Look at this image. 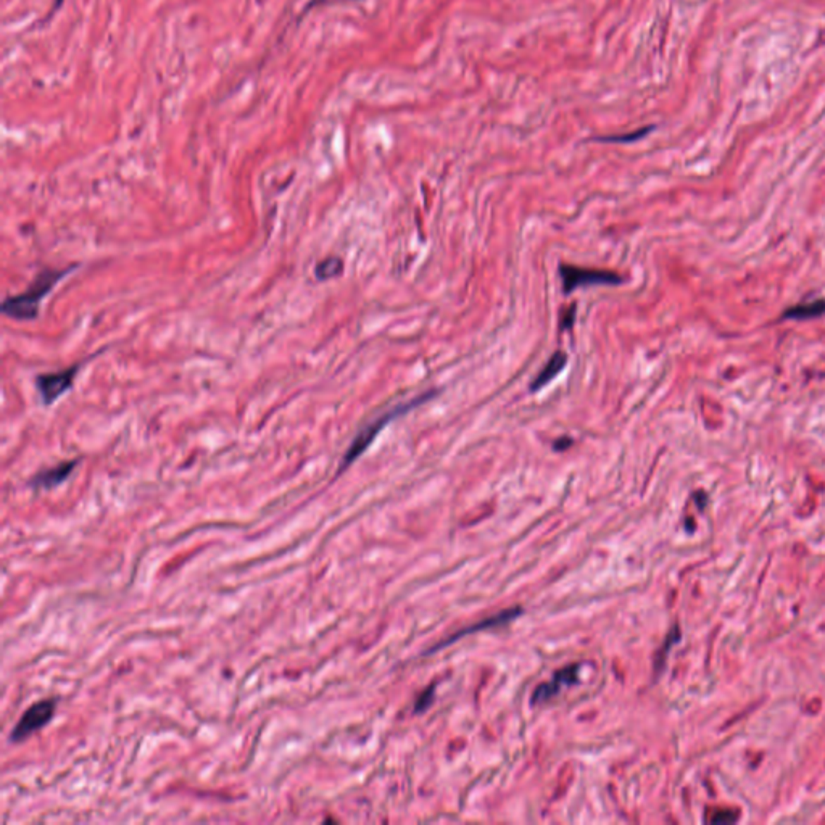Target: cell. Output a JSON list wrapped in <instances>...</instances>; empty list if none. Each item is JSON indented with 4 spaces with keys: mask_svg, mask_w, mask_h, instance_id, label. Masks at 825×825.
I'll use <instances>...</instances> for the list:
<instances>
[{
    "mask_svg": "<svg viewBox=\"0 0 825 825\" xmlns=\"http://www.w3.org/2000/svg\"><path fill=\"white\" fill-rule=\"evenodd\" d=\"M566 365H567L566 351H561V350L555 351V354L551 355L550 360L545 363L542 371H540L536 375V379L532 380L531 392H537L540 389H543L545 385H548L558 374H561V371L566 368Z\"/></svg>",
    "mask_w": 825,
    "mask_h": 825,
    "instance_id": "cell-9",
    "label": "cell"
},
{
    "mask_svg": "<svg viewBox=\"0 0 825 825\" xmlns=\"http://www.w3.org/2000/svg\"><path fill=\"white\" fill-rule=\"evenodd\" d=\"M78 463H79L78 459L61 461V463L52 466V468L37 472L30 482L31 487L37 488V490L39 488H41V490H49V488L60 486V483H64L68 477L73 474V471H75Z\"/></svg>",
    "mask_w": 825,
    "mask_h": 825,
    "instance_id": "cell-8",
    "label": "cell"
},
{
    "mask_svg": "<svg viewBox=\"0 0 825 825\" xmlns=\"http://www.w3.org/2000/svg\"><path fill=\"white\" fill-rule=\"evenodd\" d=\"M435 395L434 390H429L426 392L424 395L413 398L411 402H407V403H402V405H395L394 408H390L389 411H385L380 414V416L375 418L371 423H368L365 428H361L360 432L355 435V439L351 440L350 447L347 448V452L344 454L342 461H340V468L339 472L345 471L349 468L350 464H354L355 461L361 457L363 453H365L369 447H371V443L375 440V437L380 434V430H383L387 424L392 423L395 418L402 416V414H405L408 411H411L413 408H416L419 405H423L428 400H430L432 397Z\"/></svg>",
    "mask_w": 825,
    "mask_h": 825,
    "instance_id": "cell-2",
    "label": "cell"
},
{
    "mask_svg": "<svg viewBox=\"0 0 825 825\" xmlns=\"http://www.w3.org/2000/svg\"><path fill=\"white\" fill-rule=\"evenodd\" d=\"M580 666L579 664H572V666H567V668L558 670L555 674L553 679L550 682H545V684L538 685L536 690H534V695H532V703L536 704H542V703H547L550 701L551 698H555L558 693H560L562 688L572 685L574 682L579 680V674H580Z\"/></svg>",
    "mask_w": 825,
    "mask_h": 825,
    "instance_id": "cell-6",
    "label": "cell"
},
{
    "mask_svg": "<svg viewBox=\"0 0 825 825\" xmlns=\"http://www.w3.org/2000/svg\"><path fill=\"white\" fill-rule=\"evenodd\" d=\"M434 690H435V687H429L428 690H426L423 695L418 698L416 704H414V711H416V713L429 708V704L432 703V698H434Z\"/></svg>",
    "mask_w": 825,
    "mask_h": 825,
    "instance_id": "cell-14",
    "label": "cell"
},
{
    "mask_svg": "<svg viewBox=\"0 0 825 825\" xmlns=\"http://www.w3.org/2000/svg\"><path fill=\"white\" fill-rule=\"evenodd\" d=\"M81 369V365L76 363L66 369H60V371L52 373H42L37 374L34 379V385H36L39 398H41L44 407L54 405L59 402L66 392H70L75 385V378Z\"/></svg>",
    "mask_w": 825,
    "mask_h": 825,
    "instance_id": "cell-4",
    "label": "cell"
},
{
    "mask_svg": "<svg viewBox=\"0 0 825 825\" xmlns=\"http://www.w3.org/2000/svg\"><path fill=\"white\" fill-rule=\"evenodd\" d=\"M344 272V261L342 258L339 257H331L321 260L320 263L315 266V276L318 281H329V279H334L340 276Z\"/></svg>",
    "mask_w": 825,
    "mask_h": 825,
    "instance_id": "cell-11",
    "label": "cell"
},
{
    "mask_svg": "<svg viewBox=\"0 0 825 825\" xmlns=\"http://www.w3.org/2000/svg\"><path fill=\"white\" fill-rule=\"evenodd\" d=\"M822 315H825V299H817L792 306L783 313V318H787V320H811V318H819Z\"/></svg>",
    "mask_w": 825,
    "mask_h": 825,
    "instance_id": "cell-10",
    "label": "cell"
},
{
    "mask_svg": "<svg viewBox=\"0 0 825 825\" xmlns=\"http://www.w3.org/2000/svg\"><path fill=\"white\" fill-rule=\"evenodd\" d=\"M560 276L562 282V290H565L566 295L579 287L619 286V284L624 282V279L619 276L618 272L608 270L580 268V266H572L566 263L560 265Z\"/></svg>",
    "mask_w": 825,
    "mask_h": 825,
    "instance_id": "cell-3",
    "label": "cell"
},
{
    "mask_svg": "<svg viewBox=\"0 0 825 825\" xmlns=\"http://www.w3.org/2000/svg\"><path fill=\"white\" fill-rule=\"evenodd\" d=\"M55 708H56V701L52 698L41 699V701L34 703L32 706H30L25 711V714L21 716L18 722H16L15 729L11 730V733H10L11 742H15V743L23 742V740L31 737L34 732L41 730L42 727L47 725L50 719L54 718Z\"/></svg>",
    "mask_w": 825,
    "mask_h": 825,
    "instance_id": "cell-5",
    "label": "cell"
},
{
    "mask_svg": "<svg viewBox=\"0 0 825 825\" xmlns=\"http://www.w3.org/2000/svg\"><path fill=\"white\" fill-rule=\"evenodd\" d=\"M653 129H654L653 126H646V128H642L639 131H634V133H627V134H621V136H603V138H595L594 140L606 142V144H629V142H635L639 139H643L645 136L650 134Z\"/></svg>",
    "mask_w": 825,
    "mask_h": 825,
    "instance_id": "cell-12",
    "label": "cell"
},
{
    "mask_svg": "<svg viewBox=\"0 0 825 825\" xmlns=\"http://www.w3.org/2000/svg\"><path fill=\"white\" fill-rule=\"evenodd\" d=\"M76 270V265L64 270L47 268L42 270L34 279L32 284L25 292L18 295H10L4 300L0 311L7 318L15 321H32L39 316L41 303L47 295L52 292L61 279H65L70 272Z\"/></svg>",
    "mask_w": 825,
    "mask_h": 825,
    "instance_id": "cell-1",
    "label": "cell"
},
{
    "mask_svg": "<svg viewBox=\"0 0 825 825\" xmlns=\"http://www.w3.org/2000/svg\"><path fill=\"white\" fill-rule=\"evenodd\" d=\"M521 613H522V611H521V608H513V610H505V611L498 613V614H493V616H490V618H486V619H483V621H481V622H477V624H474V625H469V627H464V629H461L459 632L453 634L452 637H448L447 640L440 642L439 645H437V646L430 648L429 653H432V651H437V650H440V648H443V646H448V645H452L453 642H457V640H459V639H463L464 635L476 634V632H479V630H486V629H492V627H498V625L508 624V622L513 621V619H516L517 616H519Z\"/></svg>",
    "mask_w": 825,
    "mask_h": 825,
    "instance_id": "cell-7",
    "label": "cell"
},
{
    "mask_svg": "<svg viewBox=\"0 0 825 825\" xmlns=\"http://www.w3.org/2000/svg\"><path fill=\"white\" fill-rule=\"evenodd\" d=\"M571 445H572V439H571V437H561V439L555 440L553 448H555L556 452H562V450H566V448H569Z\"/></svg>",
    "mask_w": 825,
    "mask_h": 825,
    "instance_id": "cell-15",
    "label": "cell"
},
{
    "mask_svg": "<svg viewBox=\"0 0 825 825\" xmlns=\"http://www.w3.org/2000/svg\"><path fill=\"white\" fill-rule=\"evenodd\" d=\"M576 303L569 306L565 311H562V316H561V323H560V327L562 331H566V329L572 327L574 326V321H576Z\"/></svg>",
    "mask_w": 825,
    "mask_h": 825,
    "instance_id": "cell-13",
    "label": "cell"
}]
</instances>
